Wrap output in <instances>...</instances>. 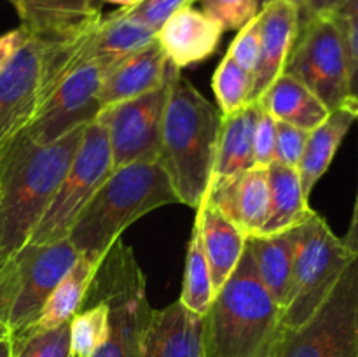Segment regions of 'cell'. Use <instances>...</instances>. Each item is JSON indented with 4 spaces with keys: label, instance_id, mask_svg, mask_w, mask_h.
Here are the masks:
<instances>
[{
    "label": "cell",
    "instance_id": "obj_1",
    "mask_svg": "<svg viewBox=\"0 0 358 357\" xmlns=\"http://www.w3.org/2000/svg\"><path fill=\"white\" fill-rule=\"evenodd\" d=\"M84 128L48 146L20 133L0 149V266L31 238L76 156Z\"/></svg>",
    "mask_w": 358,
    "mask_h": 357
},
{
    "label": "cell",
    "instance_id": "obj_2",
    "mask_svg": "<svg viewBox=\"0 0 358 357\" xmlns=\"http://www.w3.org/2000/svg\"><path fill=\"white\" fill-rule=\"evenodd\" d=\"M285 332L283 308L262 282L247 244L203 315L206 357H276Z\"/></svg>",
    "mask_w": 358,
    "mask_h": 357
},
{
    "label": "cell",
    "instance_id": "obj_3",
    "mask_svg": "<svg viewBox=\"0 0 358 357\" xmlns=\"http://www.w3.org/2000/svg\"><path fill=\"white\" fill-rule=\"evenodd\" d=\"M220 121L219 108L173 63H168V100L161 130L159 163L182 205L198 209L205 200L217 160Z\"/></svg>",
    "mask_w": 358,
    "mask_h": 357
},
{
    "label": "cell",
    "instance_id": "obj_4",
    "mask_svg": "<svg viewBox=\"0 0 358 357\" xmlns=\"http://www.w3.org/2000/svg\"><path fill=\"white\" fill-rule=\"evenodd\" d=\"M171 203L180 202L159 161L114 168L80 210L69 240L83 258L98 265L126 227Z\"/></svg>",
    "mask_w": 358,
    "mask_h": 357
},
{
    "label": "cell",
    "instance_id": "obj_5",
    "mask_svg": "<svg viewBox=\"0 0 358 357\" xmlns=\"http://www.w3.org/2000/svg\"><path fill=\"white\" fill-rule=\"evenodd\" d=\"M93 27L69 35L28 31L0 74V149L34 121L45 98L79 65V49Z\"/></svg>",
    "mask_w": 358,
    "mask_h": 357
},
{
    "label": "cell",
    "instance_id": "obj_6",
    "mask_svg": "<svg viewBox=\"0 0 358 357\" xmlns=\"http://www.w3.org/2000/svg\"><path fill=\"white\" fill-rule=\"evenodd\" d=\"M108 307V336L93 357H142L143 338L154 308L147 280L131 248L119 238L94 270L86 294Z\"/></svg>",
    "mask_w": 358,
    "mask_h": 357
},
{
    "label": "cell",
    "instance_id": "obj_7",
    "mask_svg": "<svg viewBox=\"0 0 358 357\" xmlns=\"http://www.w3.org/2000/svg\"><path fill=\"white\" fill-rule=\"evenodd\" d=\"M353 258L343 238L336 237L327 220L315 210L297 226L292 284L283 308L287 331L303 326L320 308Z\"/></svg>",
    "mask_w": 358,
    "mask_h": 357
},
{
    "label": "cell",
    "instance_id": "obj_8",
    "mask_svg": "<svg viewBox=\"0 0 358 357\" xmlns=\"http://www.w3.org/2000/svg\"><path fill=\"white\" fill-rule=\"evenodd\" d=\"M283 72L317 94L329 112L357 102L352 94L345 38L334 14L301 21Z\"/></svg>",
    "mask_w": 358,
    "mask_h": 357
},
{
    "label": "cell",
    "instance_id": "obj_9",
    "mask_svg": "<svg viewBox=\"0 0 358 357\" xmlns=\"http://www.w3.org/2000/svg\"><path fill=\"white\" fill-rule=\"evenodd\" d=\"M112 170L114 163L107 132L103 125L94 119L84 128L76 156L28 244H52L69 238L80 210L86 206Z\"/></svg>",
    "mask_w": 358,
    "mask_h": 357
},
{
    "label": "cell",
    "instance_id": "obj_10",
    "mask_svg": "<svg viewBox=\"0 0 358 357\" xmlns=\"http://www.w3.org/2000/svg\"><path fill=\"white\" fill-rule=\"evenodd\" d=\"M358 356V255L317 312L285 332L276 357Z\"/></svg>",
    "mask_w": 358,
    "mask_h": 357
},
{
    "label": "cell",
    "instance_id": "obj_11",
    "mask_svg": "<svg viewBox=\"0 0 358 357\" xmlns=\"http://www.w3.org/2000/svg\"><path fill=\"white\" fill-rule=\"evenodd\" d=\"M105 74L107 69L94 59L73 66L21 133L38 146H48L93 122L101 111L100 90Z\"/></svg>",
    "mask_w": 358,
    "mask_h": 357
},
{
    "label": "cell",
    "instance_id": "obj_12",
    "mask_svg": "<svg viewBox=\"0 0 358 357\" xmlns=\"http://www.w3.org/2000/svg\"><path fill=\"white\" fill-rule=\"evenodd\" d=\"M166 100L168 77L156 91L101 108L96 121L107 132L114 168L159 161Z\"/></svg>",
    "mask_w": 358,
    "mask_h": 357
},
{
    "label": "cell",
    "instance_id": "obj_13",
    "mask_svg": "<svg viewBox=\"0 0 358 357\" xmlns=\"http://www.w3.org/2000/svg\"><path fill=\"white\" fill-rule=\"evenodd\" d=\"M205 200L245 237H257L269 214L268 168L254 167L233 177L212 178Z\"/></svg>",
    "mask_w": 358,
    "mask_h": 357
},
{
    "label": "cell",
    "instance_id": "obj_14",
    "mask_svg": "<svg viewBox=\"0 0 358 357\" xmlns=\"http://www.w3.org/2000/svg\"><path fill=\"white\" fill-rule=\"evenodd\" d=\"M301 28V9L292 0H271L259 10L261 49L252 102H257L285 70Z\"/></svg>",
    "mask_w": 358,
    "mask_h": 357
},
{
    "label": "cell",
    "instance_id": "obj_15",
    "mask_svg": "<svg viewBox=\"0 0 358 357\" xmlns=\"http://www.w3.org/2000/svg\"><path fill=\"white\" fill-rule=\"evenodd\" d=\"M224 30L192 6L184 7L157 30V42L178 70L196 65L217 51Z\"/></svg>",
    "mask_w": 358,
    "mask_h": 357
},
{
    "label": "cell",
    "instance_id": "obj_16",
    "mask_svg": "<svg viewBox=\"0 0 358 357\" xmlns=\"http://www.w3.org/2000/svg\"><path fill=\"white\" fill-rule=\"evenodd\" d=\"M168 63L170 59L157 38L115 63L103 77L100 90L101 108L156 91L166 83Z\"/></svg>",
    "mask_w": 358,
    "mask_h": 357
},
{
    "label": "cell",
    "instance_id": "obj_17",
    "mask_svg": "<svg viewBox=\"0 0 358 357\" xmlns=\"http://www.w3.org/2000/svg\"><path fill=\"white\" fill-rule=\"evenodd\" d=\"M142 357H206L201 315L180 301L152 310Z\"/></svg>",
    "mask_w": 358,
    "mask_h": 357
},
{
    "label": "cell",
    "instance_id": "obj_18",
    "mask_svg": "<svg viewBox=\"0 0 358 357\" xmlns=\"http://www.w3.org/2000/svg\"><path fill=\"white\" fill-rule=\"evenodd\" d=\"M157 38V31L142 21L128 16L124 9H117L91 28L79 49V63H101L107 69L114 66L126 56L140 51Z\"/></svg>",
    "mask_w": 358,
    "mask_h": 357
},
{
    "label": "cell",
    "instance_id": "obj_19",
    "mask_svg": "<svg viewBox=\"0 0 358 357\" xmlns=\"http://www.w3.org/2000/svg\"><path fill=\"white\" fill-rule=\"evenodd\" d=\"M101 0H20L16 13L31 34L69 35L101 20Z\"/></svg>",
    "mask_w": 358,
    "mask_h": 357
},
{
    "label": "cell",
    "instance_id": "obj_20",
    "mask_svg": "<svg viewBox=\"0 0 358 357\" xmlns=\"http://www.w3.org/2000/svg\"><path fill=\"white\" fill-rule=\"evenodd\" d=\"M196 220L199 223L203 248L212 272L213 293H217L240 262L247 237L206 200L196 209Z\"/></svg>",
    "mask_w": 358,
    "mask_h": 357
},
{
    "label": "cell",
    "instance_id": "obj_21",
    "mask_svg": "<svg viewBox=\"0 0 358 357\" xmlns=\"http://www.w3.org/2000/svg\"><path fill=\"white\" fill-rule=\"evenodd\" d=\"M355 121H358V100L329 112L327 119L310 132L303 158L297 164L304 196L308 200L317 182L329 170L343 139Z\"/></svg>",
    "mask_w": 358,
    "mask_h": 357
},
{
    "label": "cell",
    "instance_id": "obj_22",
    "mask_svg": "<svg viewBox=\"0 0 358 357\" xmlns=\"http://www.w3.org/2000/svg\"><path fill=\"white\" fill-rule=\"evenodd\" d=\"M247 244L254 255L255 268L276 303L285 308L292 284L294 258L297 245V226L275 234L248 237Z\"/></svg>",
    "mask_w": 358,
    "mask_h": 357
},
{
    "label": "cell",
    "instance_id": "obj_23",
    "mask_svg": "<svg viewBox=\"0 0 358 357\" xmlns=\"http://www.w3.org/2000/svg\"><path fill=\"white\" fill-rule=\"evenodd\" d=\"M257 104L276 121L303 128H317L327 119L329 108L303 83L283 72L257 100Z\"/></svg>",
    "mask_w": 358,
    "mask_h": 357
},
{
    "label": "cell",
    "instance_id": "obj_24",
    "mask_svg": "<svg viewBox=\"0 0 358 357\" xmlns=\"http://www.w3.org/2000/svg\"><path fill=\"white\" fill-rule=\"evenodd\" d=\"M269 214L259 234H275L299 226L313 210L304 196L297 168L271 163L268 167Z\"/></svg>",
    "mask_w": 358,
    "mask_h": 357
},
{
    "label": "cell",
    "instance_id": "obj_25",
    "mask_svg": "<svg viewBox=\"0 0 358 357\" xmlns=\"http://www.w3.org/2000/svg\"><path fill=\"white\" fill-rule=\"evenodd\" d=\"M257 114L259 104L252 102L236 114L222 118L212 178L233 177L255 167L254 133Z\"/></svg>",
    "mask_w": 358,
    "mask_h": 357
},
{
    "label": "cell",
    "instance_id": "obj_26",
    "mask_svg": "<svg viewBox=\"0 0 358 357\" xmlns=\"http://www.w3.org/2000/svg\"><path fill=\"white\" fill-rule=\"evenodd\" d=\"M96 266V262L80 255L76 265H73V268L63 276L62 282L56 286L51 296L48 298L37 322L28 331H24L23 335L49 331V329H55L72 321V317L80 310L84 300H86L87 289H90ZM20 336H16V338H20Z\"/></svg>",
    "mask_w": 358,
    "mask_h": 357
},
{
    "label": "cell",
    "instance_id": "obj_27",
    "mask_svg": "<svg viewBox=\"0 0 358 357\" xmlns=\"http://www.w3.org/2000/svg\"><path fill=\"white\" fill-rule=\"evenodd\" d=\"M213 284L212 272H210L208 259H206L205 248H203L201 230L199 223L194 219L191 238L187 244V254H185V268H184V284H182L180 303L192 314L205 315L212 304Z\"/></svg>",
    "mask_w": 358,
    "mask_h": 357
},
{
    "label": "cell",
    "instance_id": "obj_28",
    "mask_svg": "<svg viewBox=\"0 0 358 357\" xmlns=\"http://www.w3.org/2000/svg\"><path fill=\"white\" fill-rule=\"evenodd\" d=\"M108 307L101 300H84L70 321V354L72 357H93L108 336Z\"/></svg>",
    "mask_w": 358,
    "mask_h": 357
},
{
    "label": "cell",
    "instance_id": "obj_29",
    "mask_svg": "<svg viewBox=\"0 0 358 357\" xmlns=\"http://www.w3.org/2000/svg\"><path fill=\"white\" fill-rule=\"evenodd\" d=\"M213 93L222 118L236 114L252 104L254 74L241 69L231 56L224 55L212 79Z\"/></svg>",
    "mask_w": 358,
    "mask_h": 357
},
{
    "label": "cell",
    "instance_id": "obj_30",
    "mask_svg": "<svg viewBox=\"0 0 358 357\" xmlns=\"http://www.w3.org/2000/svg\"><path fill=\"white\" fill-rule=\"evenodd\" d=\"M13 346L14 357H72L70 322L49 331L27 332L20 338H13Z\"/></svg>",
    "mask_w": 358,
    "mask_h": 357
},
{
    "label": "cell",
    "instance_id": "obj_31",
    "mask_svg": "<svg viewBox=\"0 0 358 357\" xmlns=\"http://www.w3.org/2000/svg\"><path fill=\"white\" fill-rule=\"evenodd\" d=\"M201 10L224 31L240 30L259 14L257 0H199Z\"/></svg>",
    "mask_w": 358,
    "mask_h": 357
},
{
    "label": "cell",
    "instance_id": "obj_32",
    "mask_svg": "<svg viewBox=\"0 0 358 357\" xmlns=\"http://www.w3.org/2000/svg\"><path fill=\"white\" fill-rule=\"evenodd\" d=\"M334 16L343 31L348 52L352 94L358 100V0H345Z\"/></svg>",
    "mask_w": 358,
    "mask_h": 357
},
{
    "label": "cell",
    "instance_id": "obj_33",
    "mask_svg": "<svg viewBox=\"0 0 358 357\" xmlns=\"http://www.w3.org/2000/svg\"><path fill=\"white\" fill-rule=\"evenodd\" d=\"M259 49H261V31H259V14L240 28L231 42L226 55L231 56L238 65L247 72L254 74L259 62Z\"/></svg>",
    "mask_w": 358,
    "mask_h": 357
},
{
    "label": "cell",
    "instance_id": "obj_34",
    "mask_svg": "<svg viewBox=\"0 0 358 357\" xmlns=\"http://www.w3.org/2000/svg\"><path fill=\"white\" fill-rule=\"evenodd\" d=\"M310 132L289 122L276 121V144H275V161L273 163L285 164V167L297 168L303 158Z\"/></svg>",
    "mask_w": 358,
    "mask_h": 357
},
{
    "label": "cell",
    "instance_id": "obj_35",
    "mask_svg": "<svg viewBox=\"0 0 358 357\" xmlns=\"http://www.w3.org/2000/svg\"><path fill=\"white\" fill-rule=\"evenodd\" d=\"M192 2L194 0H143L138 6L124 10L128 16L142 21L143 24L157 31L173 14H177L184 7L192 6Z\"/></svg>",
    "mask_w": 358,
    "mask_h": 357
},
{
    "label": "cell",
    "instance_id": "obj_36",
    "mask_svg": "<svg viewBox=\"0 0 358 357\" xmlns=\"http://www.w3.org/2000/svg\"><path fill=\"white\" fill-rule=\"evenodd\" d=\"M275 144H276V119L269 115L259 105L257 121H255L254 133V156L255 167L268 168L275 161Z\"/></svg>",
    "mask_w": 358,
    "mask_h": 357
},
{
    "label": "cell",
    "instance_id": "obj_37",
    "mask_svg": "<svg viewBox=\"0 0 358 357\" xmlns=\"http://www.w3.org/2000/svg\"><path fill=\"white\" fill-rule=\"evenodd\" d=\"M28 37V30L20 24L14 30L6 31V34L0 35V74L6 70V66L9 65L10 59L14 58V55L17 52V49L24 44Z\"/></svg>",
    "mask_w": 358,
    "mask_h": 357
},
{
    "label": "cell",
    "instance_id": "obj_38",
    "mask_svg": "<svg viewBox=\"0 0 358 357\" xmlns=\"http://www.w3.org/2000/svg\"><path fill=\"white\" fill-rule=\"evenodd\" d=\"M345 0H301V21L317 16H331L339 10Z\"/></svg>",
    "mask_w": 358,
    "mask_h": 357
},
{
    "label": "cell",
    "instance_id": "obj_39",
    "mask_svg": "<svg viewBox=\"0 0 358 357\" xmlns=\"http://www.w3.org/2000/svg\"><path fill=\"white\" fill-rule=\"evenodd\" d=\"M343 241H345V245L348 247V251L352 252L353 255H358V191H357L355 205H353L352 223H350L348 233H346V237L343 238Z\"/></svg>",
    "mask_w": 358,
    "mask_h": 357
},
{
    "label": "cell",
    "instance_id": "obj_40",
    "mask_svg": "<svg viewBox=\"0 0 358 357\" xmlns=\"http://www.w3.org/2000/svg\"><path fill=\"white\" fill-rule=\"evenodd\" d=\"M0 357H14V346L10 336L0 338Z\"/></svg>",
    "mask_w": 358,
    "mask_h": 357
},
{
    "label": "cell",
    "instance_id": "obj_41",
    "mask_svg": "<svg viewBox=\"0 0 358 357\" xmlns=\"http://www.w3.org/2000/svg\"><path fill=\"white\" fill-rule=\"evenodd\" d=\"M101 2L115 4V6H119V7H121V9H129V7L138 6V4L143 2V0H101Z\"/></svg>",
    "mask_w": 358,
    "mask_h": 357
},
{
    "label": "cell",
    "instance_id": "obj_42",
    "mask_svg": "<svg viewBox=\"0 0 358 357\" xmlns=\"http://www.w3.org/2000/svg\"><path fill=\"white\" fill-rule=\"evenodd\" d=\"M6 336H10V331H9V328H7L6 322L0 318V338H6Z\"/></svg>",
    "mask_w": 358,
    "mask_h": 357
},
{
    "label": "cell",
    "instance_id": "obj_43",
    "mask_svg": "<svg viewBox=\"0 0 358 357\" xmlns=\"http://www.w3.org/2000/svg\"><path fill=\"white\" fill-rule=\"evenodd\" d=\"M6 2H9L14 9H17V6H20V0H6Z\"/></svg>",
    "mask_w": 358,
    "mask_h": 357
},
{
    "label": "cell",
    "instance_id": "obj_44",
    "mask_svg": "<svg viewBox=\"0 0 358 357\" xmlns=\"http://www.w3.org/2000/svg\"><path fill=\"white\" fill-rule=\"evenodd\" d=\"M271 2V0H257V4H259V9H262V7L266 6V4H269Z\"/></svg>",
    "mask_w": 358,
    "mask_h": 357
},
{
    "label": "cell",
    "instance_id": "obj_45",
    "mask_svg": "<svg viewBox=\"0 0 358 357\" xmlns=\"http://www.w3.org/2000/svg\"><path fill=\"white\" fill-rule=\"evenodd\" d=\"M292 2H294V4H297V6H299V4H301V0H292Z\"/></svg>",
    "mask_w": 358,
    "mask_h": 357
},
{
    "label": "cell",
    "instance_id": "obj_46",
    "mask_svg": "<svg viewBox=\"0 0 358 357\" xmlns=\"http://www.w3.org/2000/svg\"><path fill=\"white\" fill-rule=\"evenodd\" d=\"M357 357H358V356H357Z\"/></svg>",
    "mask_w": 358,
    "mask_h": 357
}]
</instances>
